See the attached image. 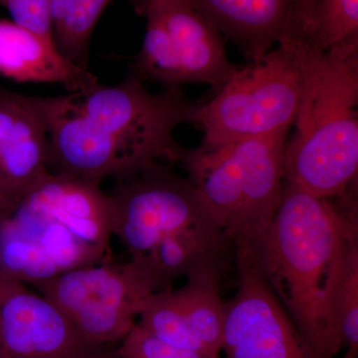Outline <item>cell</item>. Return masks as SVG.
<instances>
[{
  "mask_svg": "<svg viewBox=\"0 0 358 358\" xmlns=\"http://www.w3.org/2000/svg\"><path fill=\"white\" fill-rule=\"evenodd\" d=\"M17 205L57 221L84 243L110 255L114 204L100 185L49 173L25 193Z\"/></svg>",
  "mask_w": 358,
  "mask_h": 358,
  "instance_id": "obj_12",
  "label": "cell"
},
{
  "mask_svg": "<svg viewBox=\"0 0 358 358\" xmlns=\"http://www.w3.org/2000/svg\"><path fill=\"white\" fill-rule=\"evenodd\" d=\"M336 329L345 358L358 355V251L355 252L338 293L336 308Z\"/></svg>",
  "mask_w": 358,
  "mask_h": 358,
  "instance_id": "obj_19",
  "label": "cell"
},
{
  "mask_svg": "<svg viewBox=\"0 0 358 358\" xmlns=\"http://www.w3.org/2000/svg\"><path fill=\"white\" fill-rule=\"evenodd\" d=\"M46 131L49 171L100 185L108 178L126 179L159 155L90 121L78 108L75 94L36 96L17 94Z\"/></svg>",
  "mask_w": 358,
  "mask_h": 358,
  "instance_id": "obj_7",
  "label": "cell"
},
{
  "mask_svg": "<svg viewBox=\"0 0 358 358\" xmlns=\"http://www.w3.org/2000/svg\"><path fill=\"white\" fill-rule=\"evenodd\" d=\"M317 0H289L288 16L279 43H301L303 30Z\"/></svg>",
  "mask_w": 358,
  "mask_h": 358,
  "instance_id": "obj_22",
  "label": "cell"
},
{
  "mask_svg": "<svg viewBox=\"0 0 358 358\" xmlns=\"http://www.w3.org/2000/svg\"><path fill=\"white\" fill-rule=\"evenodd\" d=\"M355 194L327 199L284 181L281 202L256 253L313 358L341 350L336 308L357 245Z\"/></svg>",
  "mask_w": 358,
  "mask_h": 358,
  "instance_id": "obj_1",
  "label": "cell"
},
{
  "mask_svg": "<svg viewBox=\"0 0 358 358\" xmlns=\"http://www.w3.org/2000/svg\"><path fill=\"white\" fill-rule=\"evenodd\" d=\"M358 38L308 58L284 181L320 199L357 187Z\"/></svg>",
  "mask_w": 358,
  "mask_h": 358,
  "instance_id": "obj_3",
  "label": "cell"
},
{
  "mask_svg": "<svg viewBox=\"0 0 358 358\" xmlns=\"http://www.w3.org/2000/svg\"><path fill=\"white\" fill-rule=\"evenodd\" d=\"M310 52L279 43L262 57L237 67L209 102L199 103L193 124L205 143H225L289 133L305 87Z\"/></svg>",
  "mask_w": 358,
  "mask_h": 358,
  "instance_id": "obj_5",
  "label": "cell"
},
{
  "mask_svg": "<svg viewBox=\"0 0 358 358\" xmlns=\"http://www.w3.org/2000/svg\"><path fill=\"white\" fill-rule=\"evenodd\" d=\"M15 206L9 202V200L6 199V194L2 190L1 185H0V221L2 219L7 217L13 213Z\"/></svg>",
  "mask_w": 358,
  "mask_h": 358,
  "instance_id": "obj_23",
  "label": "cell"
},
{
  "mask_svg": "<svg viewBox=\"0 0 358 358\" xmlns=\"http://www.w3.org/2000/svg\"><path fill=\"white\" fill-rule=\"evenodd\" d=\"M85 117L106 131L154 150L162 159L176 162L180 145L174 131L193 122L199 103L193 102L181 87L152 93L136 75L122 83H100L84 93H74Z\"/></svg>",
  "mask_w": 358,
  "mask_h": 358,
  "instance_id": "obj_8",
  "label": "cell"
},
{
  "mask_svg": "<svg viewBox=\"0 0 358 358\" xmlns=\"http://www.w3.org/2000/svg\"><path fill=\"white\" fill-rule=\"evenodd\" d=\"M13 22L47 40H52L50 0H0Z\"/></svg>",
  "mask_w": 358,
  "mask_h": 358,
  "instance_id": "obj_21",
  "label": "cell"
},
{
  "mask_svg": "<svg viewBox=\"0 0 358 358\" xmlns=\"http://www.w3.org/2000/svg\"><path fill=\"white\" fill-rule=\"evenodd\" d=\"M74 324L87 341L103 348L121 341L138 322L150 282L131 262L112 258L32 285Z\"/></svg>",
  "mask_w": 358,
  "mask_h": 358,
  "instance_id": "obj_6",
  "label": "cell"
},
{
  "mask_svg": "<svg viewBox=\"0 0 358 358\" xmlns=\"http://www.w3.org/2000/svg\"><path fill=\"white\" fill-rule=\"evenodd\" d=\"M289 133L209 143L179 152L187 178L215 212L235 248L258 252L281 202Z\"/></svg>",
  "mask_w": 358,
  "mask_h": 358,
  "instance_id": "obj_4",
  "label": "cell"
},
{
  "mask_svg": "<svg viewBox=\"0 0 358 358\" xmlns=\"http://www.w3.org/2000/svg\"><path fill=\"white\" fill-rule=\"evenodd\" d=\"M49 171L46 131L17 93L0 89V185L13 206Z\"/></svg>",
  "mask_w": 358,
  "mask_h": 358,
  "instance_id": "obj_14",
  "label": "cell"
},
{
  "mask_svg": "<svg viewBox=\"0 0 358 358\" xmlns=\"http://www.w3.org/2000/svg\"><path fill=\"white\" fill-rule=\"evenodd\" d=\"M249 61L279 44L289 0H185Z\"/></svg>",
  "mask_w": 358,
  "mask_h": 358,
  "instance_id": "obj_16",
  "label": "cell"
},
{
  "mask_svg": "<svg viewBox=\"0 0 358 358\" xmlns=\"http://www.w3.org/2000/svg\"><path fill=\"white\" fill-rule=\"evenodd\" d=\"M110 196L114 236L155 293L180 278L225 272L234 245L189 178L155 162L117 180Z\"/></svg>",
  "mask_w": 358,
  "mask_h": 358,
  "instance_id": "obj_2",
  "label": "cell"
},
{
  "mask_svg": "<svg viewBox=\"0 0 358 358\" xmlns=\"http://www.w3.org/2000/svg\"><path fill=\"white\" fill-rule=\"evenodd\" d=\"M133 1H136V0H133Z\"/></svg>",
  "mask_w": 358,
  "mask_h": 358,
  "instance_id": "obj_26",
  "label": "cell"
},
{
  "mask_svg": "<svg viewBox=\"0 0 358 358\" xmlns=\"http://www.w3.org/2000/svg\"><path fill=\"white\" fill-rule=\"evenodd\" d=\"M147 3L162 16L183 85L220 89L237 68L228 58L222 35L185 0L134 1L136 9Z\"/></svg>",
  "mask_w": 358,
  "mask_h": 358,
  "instance_id": "obj_13",
  "label": "cell"
},
{
  "mask_svg": "<svg viewBox=\"0 0 358 358\" xmlns=\"http://www.w3.org/2000/svg\"><path fill=\"white\" fill-rule=\"evenodd\" d=\"M221 278L215 273L192 275L179 289L150 294L136 324L171 345L220 355L225 303Z\"/></svg>",
  "mask_w": 358,
  "mask_h": 358,
  "instance_id": "obj_10",
  "label": "cell"
},
{
  "mask_svg": "<svg viewBox=\"0 0 358 358\" xmlns=\"http://www.w3.org/2000/svg\"><path fill=\"white\" fill-rule=\"evenodd\" d=\"M115 358H221L220 355L186 350L171 345L136 324L121 341Z\"/></svg>",
  "mask_w": 358,
  "mask_h": 358,
  "instance_id": "obj_20",
  "label": "cell"
},
{
  "mask_svg": "<svg viewBox=\"0 0 358 358\" xmlns=\"http://www.w3.org/2000/svg\"><path fill=\"white\" fill-rule=\"evenodd\" d=\"M238 288L224 303V358H313L253 251L234 249Z\"/></svg>",
  "mask_w": 358,
  "mask_h": 358,
  "instance_id": "obj_9",
  "label": "cell"
},
{
  "mask_svg": "<svg viewBox=\"0 0 358 358\" xmlns=\"http://www.w3.org/2000/svg\"><path fill=\"white\" fill-rule=\"evenodd\" d=\"M355 38H358V0H317L301 44L312 53H324Z\"/></svg>",
  "mask_w": 358,
  "mask_h": 358,
  "instance_id": "obj_18",
  "label": "cell"
},
{
  "mask_svg": "<svg viewBox=\"0 0 358 358\" xmlns=\"http://www.w3.org/2000/svg\"><path fill=\"white\" fill-rule=\"evenodd\" d=\"M0 75L21 83L63 85L71 93L99 84L90 71L63 57L50 40L7 20H0Z\"/></svg>",
  "mask_w": 358,
  "mask_h": 358,
  "instance_id": "obj_15",
  "label": "cell"
},
{
  "mask_svg": "<svg viewBox=\"0 0 358 358\" xmlns=\"http://www.w3.org/2000/svg\"><path fill=\"white\" fill-rule=\"evenodd\" d=\"M0 333L7 358H91L103 348L20 282L0 280Z\"/></svg>",
  "mask_w": 358,
  "mask_h": 358,
  "instance_id": "obj_11",
  "label": "cell"
},
{
  "mask_svg": "<svg viewBox=\"0 0 358 358\" xmlns=\"http://www.w3.org/2000/svg\"><path fill=\"white\" fill-rule=\"evenodd\" d=\"M91 358H115L114 355H110V353H108L106 352L105 350H101L100 352H98L96 353V355H94L93 357Z\"/></svg>",
  "mask_w": 358,
  "mask_h": 358,
  "instance_id": "obj_24",
  "label": "cell"
},
{
  "mask_svg": "<svg viewBox=\"0 0 358 358\" xmlns=\"http://www.w3.org/2000/svg\"><path fill=\"white\" fill-rule=\"evenodd\" d=\"M112 0H50L52 40L59 53L89 71L90 41Z\"/></svg>",
  "mask_w": 358,
  "mask_h": 358,
  "instance_id": "obj_17",
  "label": "cell"
},
{
  "mask_svg": "<svg viewBox=\"0 0 358 358\" xmlns=\"http://www.w3.org/2000/svg\"><path fill=\"white\" fill-rule=\"evenodd\" d=\"M0 358H7L6 350H4L3 343H2L1 333H0Z\"/></svg>",
  "mask_w": 358,
  "mask_h": 358,
  "instance_id": "obj_25",
  "label": "cell"
}]
</instances>
